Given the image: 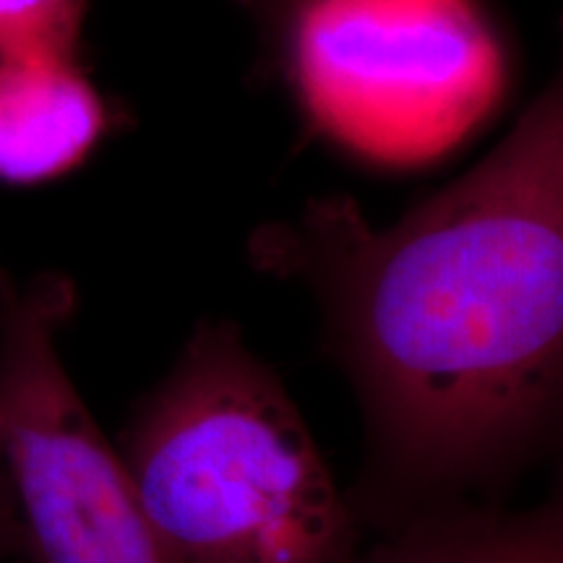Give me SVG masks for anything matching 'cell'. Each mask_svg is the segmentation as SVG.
<instances>
[{
    "mask_svg": "<svg viewBox=\"0 0 563 563\" xmlns=\"http://www.w3.org/2000/svg\"><path fill=\"white\" fill-rule=\"evenodd\" d=\"M258 251L321 292L407 464L446 473L504 452L563 391V76L405 220L376 228L334 196Z\"/></svg>",
    "mask_w": 563,
    "mask_h": 563,
    "instance_id": "6da1fadb",
    "label": "cell"
},
{
    "mask_svg": "<svg viewBox=\"0 0 563 563\" xmlns=\"http://www.w3.org/2000/svg\"><path fill=\"white\" fill-rule=\"evenodd\" d=\"M180 563H342L350 517L290 394L230 321H203L118 443Z\"/></svg>",
    "mask_w": 563,
    "mask_h": 563,
    "instance_id": "7a4b0ae2",
    "label": "cell"
},
{
    "mask_svg": "<svg viewBox=\"0 0 563 563\" xmlns=\"http://www.w3.org/2000/svg\"><path fill=\"white\" fill-rule=\"evenodd\" d=\"M279 16L302 110L373 165L446 157L509 87L481 0H290Z\"/></svg>",
    "mask_w": 563,
    "mask_h": 563,
    "instance_id": "3957f363",
    "label": "cell"
},
{
    "mask_svg": "<svg viewBox=\"0 0 563 563\" xmlns=\"http://www.w3.org/2000/svg\"><path fill=\"white\" fill-rule=\"evenodd\" d=\"M76 287L0 274V460L32 563H180L60 357Z\"/></svg>",
    "mask_w": 563,
    "mask_h": 563,
    "instance_id": "277c9868",
    "label": "cell"
},
{
    "mask_svg": "<svg viewBox=\"0 0 563 563\" xmlns=\"http://www.w3.org/2000/svg\"><path fill=\"white\" fill-rule=\"evenodd\" d=\"M110 108L79 58H0V183L74 173L110 131Z\"/></svg>",
    "mask_w": 563,
    "mask_h": 563,
    "instance_id": "5b68a950",
    "label": "cell"
},
{
    "mask_svg": "<svg viewBox=\"0 0 563 563\" xmlns=\"http://www.w3.org/2000/svg\"><path fill=\"white\" fill-rule=\"evenodd\" d=\"M384 563H563V509L488 522L407 545Z\"/></svg>",
    "mask_w": 563,
    "mask_h": 563,
    "instance_id": "8992f818",
    "label": "cell"
},
{
    "mask_svg": "<svg viewBox=\"0 0 563 563\" xmlns=\"http://www.w3.org/2000/svg\"><path fill=\"white\" fill-rule=\"evenodd\" d=\"M87 0H0V58H79Z\"/></svg>",
    "mask_w": 563,
    "mask_h": 563,
    "instance_id": "52a82bcc",
    "label": "cell"
},
{
    "mask_svg": "<svg viewBox=\"0 0 563 563\" xmlns=\"http://www.w3.org/2000/svg\"><path fill=\"white\" fill-rule=\"evenodd\" d=\"M13 555H24V540H21V527L9 488V477H5L3 460H0V563L11 561Z\"/></svg>",
    "mask_w": 563,
    "mask_h": 563,
    "instance_id": "ba28073f",
    "label": "cell"
},
{
    "mask_svg": "<svg viewBox=\"0 0 563 563\" xmlns=\"http://www.w3.org/2000/svg\"><path fill=\"white\" fill-rule=\"evenodd\" d=\"M238 3H243L245 9L258 13L262 19H272V13H279L285 11V5L290 3V0H238Z\"/></svg>",
    "mask_w": 563,
    "mask_h": 563,
    "instance_id": "9c48e42d",
    "label": "cell"
},
{
    "mask_svg": "<svg viewBox=\"0 0 563 563\" xmlns=\"http://www.w3.org/2000/svg\"><path fill=\"white\" fill-rule=\"evenodd\" d=\"M5 563H32V561L26 559V555H13V559L5 561Z\"/></svg>",
    "mask_w": 563,
    "mask_h": 563,
    "instance_id": "30bf717a",
    "label": "cell"
}]
</instances>
